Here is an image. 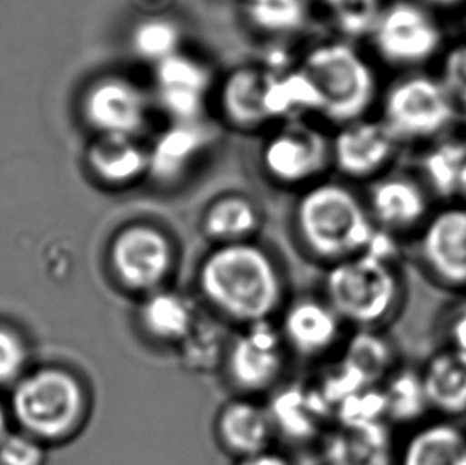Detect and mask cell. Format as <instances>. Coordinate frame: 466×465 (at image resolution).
<instances>
[{"label":"cell","instance_id":"6da1fadb","mask_svg":"<svg viewBox=\"0 0 466 465\" xmlns=\"http://www.w3.org/2000/svg\"><path fill=\"white\" fill-rule=\"evenodd\" d=\"M198 285L208 306L244 327L269 321L284 302L278 264L253 241L215 245L202 260Z\"/></svg>","mask_w":466,"mask_h":465},{"label":"cell","instance_id":"7a4b0ae2","mask_svg":"<svg viewBox=\"0 0 466 465\" xmlns=\"http://www.w3.org/2000/svg\"><path fill=\"white\" fill-rule=\"evenodd\" d=\"M393 239L378 232L368 251L336 262L328 271L327 302L342 321L380 330L400 315L406 284L395 260Z\"/></svg>","mask_w":466,"mask_h":465},{"label":"cell","instance_id":"3957f363","mask_svg":"<svg viewBox=\"0 0 466 465\" xmlns=\"http://www.w3.org/2000/svg\"><path fill=\"white\" fill-rule=\"evenodd\" d=\"M295 223L306 249L331 264L368 251L378 234L366 204L344 185H310L299 198Z\"/></svg>","mask_w":466,"mask_h":465},{"label":"cell","instance_id":"277c9868","mask_svg":"<svg viewBox=\"0 0 466 465\" xmlns=\"http://www.w3.org/2000/svg\"><path fill=\"white\" fill-rule=\"evenodd\" d=\"M319 98V115L342 126L365 119L379 98L371 63L347 42L320 44L299 63Z\"/></svg>","mask_w":466,"mask_h":465},{"label":"cell","instance_id":"5b68a950","mask_svg":"<svg viewBox=\"0 0 466 465\" xmlns=\"http://www.w3.org/2000/svg\"><path fill=\"white\" fill-rule=\"evenodd\" d=\"M89 398L69 370L46 367L25 373L15 384L12 415L25 434L42 443L63 441L78 432L88 416Z\"/></svg>","mask_w":466,"mask_h":465},{"label":"cell","instance_id":"8992f818","mask_svg":"<svg viewBox=\"0 0 466 465\" xmlns=\"http://www.w3.org/2000/svg\"><path fill=\"white\" fill-rule=\"evenodd\" d=\"M380 119L400 142L423 144L446 136L459 114L441 77L412 70L387 89Z\"/></svg>","mask_w":466,"mask_h":465},{"label":"cell","instance_id":"52a82bcc","mask_svg":"<svg viewBox=\"0 0 466 465\" xmlns=\"http://www.w3.org/2000/svg\"><path fill=\"white\" fill-rule=\"evenodd\" d=\"M370 38L385 64L410 72L431 63L446 45L441 21L417 0L385 4Z\"/></svg>","mask_w":466,"mask_h":465},{"label":"cell","instance_id":"ba28073f","mask_svg":"<svg viewBox=\"0 0 466 465\" xmlns=\"http://www.w3.org/2000/svg\"><path fill=\"white\" fill-rule=\"evenodd\" d=\"M108 266L123 289L148 295L163 289L176 266L169 236L152 223H129L108 245Z\"/></svg>","mask_w":466,"mask_h":465},{"label":"cell","instance_id":"9c48e42d","mask_svg":"<svg viewBox=\"0 0 466 465\" xmlns=\"http://www.w3.org/2000/svg\"><path fill=\"white\" fill-rule=\"evenodd\" d=\"M416 236L419 268L430 283L466 295V202L433 211Z\"/></svg>","mask_w":466,"mask_h":465},{"label":"cell","instance_id":"30bf717a","mask_svg":"<svg viewBox=\"0 0 466 465\" xmlns=\"http://www.w3.org/2000/svg\"><path fill=\"white\" fill-rule=\"evenodd\" d=\"M261 164L284 187H310L333 164L331 139L301 119L284 121L266 139Z\"/></svg>","mask_w":466,"mask_h":465},{"label":"cell","instance_id":"8fae6325","mask_svg":"<svg viewBox=\"0 0 466 465\" xmlns=\"http://www.w3.org/2000/svg\"><path fill=\"white\" fill-rule=\"evenodd\" d=\"M285 347L280 330L269 321L246 326L225 352L229 381L250 394L269 389L284 370Z\"/></svg>","mask_w":466,"mask_h":465},{"label":"cell","instance_id":"7c38bea8","mask_svg":"<svg viewBox=\"0 0 466 465\" xmlns=\"http://www.w3.org/2000/svg\"><path fill=\"white\" fill-rule=\"evenodd\" d=\"M366 208L379 232L393 238L417 234L435 211L422 179L404 172L374 179Z\"/></svg>","mask_w":466,"mask_h":465},{"label":"cell","instance_id":"4fadbf2b","mask_svg":"<svg viewBox=\"0 0 466 465\" xmlns=\"http://www.w3.org/2000/svg\"><path fill=\"white\" fill-rule=\"evenodd\" d=\"M82 108L96 134L137 138L147 125L148 99L131 78L106 76L86 89Z\"/></svg>","mask_w":466,"mask_h":465},{"label":"cell","instance_id":"5bb4252c","mask_svg":"<svg viewBox=\"0 0 466 465\" xmlns=\"http://www.w3.org/2000/svg\"><path fill=\"white\" fill-rule=\"evenodd\" d=\"M400 140L384 119H357L331 139L333 164L349 179H378L397 157Z\"/></svg>","mask_w":466,"mask_h":465},{"label":"cell","instance_id":"9a60e30c","mask_svg":"<svg viewBox=\"0 0 466 465\" xmlns=\"http://www.w3.org/2000/svg\"><path fill=\"white\" fill-rule=\"evenodd\" d=\"M153 67L155 95L170 119H201L214 85L208 66L180 51Z\"/></svg>","mask_w":466,"mask_h":465},{"label":"cell","instance_id":"2e32d148","mask_svg":"<svg viewBox=\"0 0 466 465\" xmlns=\"http://www.w3.org/2000/svg\"><path fill=\"white\" fill-rule=\"evenodd\" d=\"M214 139L212 126L202 119L172 121L148 149V177L164 185L178 182Z\"/></svg>","mask_w":466,"mask_h":465},{"label":"cell","instance_id":"e0dca14e","mask_svg":"<svg viewBox=\"0 0 466 465\" xmlns=\"http://www.w3.org/2000/svg\"><path fill=\"white\" fill-rule=\"evenodd\" d=\"M274 70L259 66H242L221 82L218 102L229 125L239 129H258L274 121L271 83Z\"/></svg>","mask_w":466,"mask_h":465},{"label":"cell","instance_id":"ac0fdd59","mask_svg":"<svg viewBox=\"0 0 466 465\" xmlns=\"http://www.w3.org/2000/svg\"><path fill=\"white\" fill-rule=\"evenodd\" d=\"M342 324L329 303L301 298L285 311L280 334L291 351L303 357H319L338 345Z\"/></svg>","mask_w":466,"mask_h":465},{"label":"cell","instance_id":"d6986e66","mask_svg":"<svg viewBox=\"0 0 466 465\" xmlns=\"http://www.w3.org/2000/svg\"><path fill=\"white\" fill-rule=\"evenodd\" d=\"M419 370L431 416L466 418V354L442 345Z\"/></svg>","mask_w":466,"mask_h":465},{"label":"cell","instance_id":"ffe728a7","mask_svg":"<svg viewBox=\"0 0 466 465\" xmlns=\"http://www.w3.org/2000/svg\"><path fill=\"white\" fill-rule=\"evenodd\" d=\"M395 465H466V429L459 421L430 416L410 429Z\"/></svg>","mask_w":466,"mask_h":465},{"label":"cell","instance_id":"44dd1931","mask_svg":"<svg viewBox=\"0 0 466 465\" xmlns=\"http://www.w3.org/2000/svg\"><path fill=\"white\" fill-rule=\"evenodd\" d=\"M86 164L102 185L123 189L148 176V149L136 138L97 134L86 149Z\"/></svg>","mask_w":466,"mask_h":465},{"label":"cell","instance_id":"7402d4cb","mask_svg":"<svg viewBox=\"0 0 466 465\" xmlns=\"http://www.w3.org/2000/svg\"><path fill=\"white\" fill-rule=\"evenodd\" d=\"M215 430L221 447L242 460L269 450L274 422L269 408L247 398H236L220 409Z\"/></svg>","mask_w":466,"mask_h":465},{"label":"cell","instance_id":"603a6c76","mask_svg":"<svg viewBox=\"0 0 466 465\" xmlns=\"http://www.w3.org/2000/svg\"><path fill=\"white\" fill-rule=\"evenodd\" d=\"M142 332L157 343L183 345L198 326L195 305L174 290L159 289L148 294L137 311Z\"/></svg>","mask_w":466,"mask_h":465},{"label":"cell","instance_id":"cb8c5ba5","mask_svg":"<svg viewBox=\"0 0 466 465\" xmlns=\"http://www.w3.org/2000/svg\"><path fill=\"white\" fill-rule=\"evenodd\" d=\"M397 450L389 422H342L331 460L334 465H395Z\"/></svg>","mask_w":466,"mask_h":465},{"label":"cell","instance_id":"d4e9b609","mask_svg":"<svg viewBox=\"0 0 466 465\" xmlns=\"http://www.w3.org/2000/svg\"><path fill=\"white\" fill-rule=\"evenodd\" d=\"M202 232L215 245L252 241L261 227L257 204L242 195H225L208 204L202 214Z\"/></svg>","mask_w":466,"mask_h":465},{"label":"cell","instance_id":"484cf974","mask_svg":"<svg viewBox=\"0 0 466 465\" xmlns=\"http://www.w3.org/2000/svg\"><path fill=\"white\" fill-rule=\"evenodd\" d=\"M342 362L370 388H376L397 370V349L380 330L359 328L357 335L349 340Z\"/></svg>","mask_w":466,"mask_h":465},{"label":"cell","instance_id":"4316f807","mask_svg":"<svg viewBox=\"0 0 466 465\" xmlns=\"http://www.w3.org/2000/svg\"><path fill=\"white\" fill-rule=\"evenodd\" d=\"M380 386L385 397V418L390 426L401 424L412 428L431 416L420 370H408L398 365L397 370Z\"/></svg>","mask_w":466,"mask_h":465},{"label":"cell","instance_id":"83f0119b","mask_svg":"<svg viewBox=\"0 0 466 465\" xmlns=\"http://www.w3.org/2000/svg\"><path fill=\"white\" fill-rule=\"evenodd\" d=\"M129 44L140 61L157 66L164 59L180 53L182 31L172 19L148 16L134 26Z\"/></svg>","mask_w":466,"mask_h":465},{"label":"cell","instance_id":"f1b7e54d","mask_svg":"<svg viewBox=\"0 0 466 465\" xmlns=\"http://www.w3.org/2000/svg\"><path fill=\"white\" fill-rule=\"evenodd\" d=\"M423 183L431 193L442 196L459 195L461 172L466 164V145L440 142L436 150L430 151L429 157L422 160Z\"/></svg>","mask_w":466,"mask_h":465},{"label":"cell","instance_id":"f546056e","mask_svg":"<svg viewBox=\"0 0 466 465\" xmlns=\"http://www.w3.org/2000/svg\"><path fill=\"white\" fill-rule=\"evenodd\" d=\"M304 390H287V394L279 397L274 409L269 411L274 428L276 424L282 426L285 432L306 437L315 430V424L319 422L323 409L327 405H321V397L314 394H303Z\"/></svg>","mask_w":466,"mask_h":465},{"label":"cell","instance_id":"4dcf8cb0","mask_svg":"<svg viewBox=\"0 0 466 465\" xmlns=\"http://www.w3.org/2000/svg\"><path fill=\"white\" fill-rule=\"evenodd\" d=\"M253 25L271 34H289L301 27L306 19L303 0H244Z\"/></svg>","mask_w":466,"mask_h":465},{"label":"cell","instance_id":"1f68e13d","mask_svg":"<svg viewBox=\"0 0 466 465\" xmlns=\"http://www.w3.org/2000/svg\"><path fill=\"white\" fill-rule=\"evenodd\" d=\"M331 13L334 25L347 37H370L380 13L384 0H321Z\"/></svg>","mask_w":466,"mask_h":465},{"label":"cell","instance_id":"d6a6232c","mask_svg":"<svg viewBox=\"0 0 466 465\" xmlns=\"http://www.w3.org/2000/svg\"><path fill=\"white\" fill-rule=\"evenodd\" d=\"M29 347L13 328L0 326V386L18 383L27 373Z\"/></svg>","mask_w":466,"mask_h":465},{"label":"cell","instance_id":"836d02e7","mask_svg":"<svg viewBox=\"0 0 466 465\" xmlns=\"http://www.w3.org/2000/svg\"><path fill=\"white\" fill-rule=\"evenodd\" d=\"M45 443L25 432H8L0 441V465H45Z\"/></svg>","mask_w":466,"mask_h":465},{"label":"cell","instance_id":"e575fe53","mask_svg":"<svg viewBox=\"0 0 466 465\" xmlns=\"http://www.w3.org/2000/svg\"><path fill=\"white\" fill-rule=\"evenodd\" d=\"M441 335L444 346L466 354V295L457 296V300L442 313Z\"/></svg>","mask_w":466,"mask_h":465},{"label":"cell","instance_id":"d590c367","mask_svg":"<svg viewBox=\"0 0 466 465\" xmlns=\"http://www.w3.org/2000/svg\"><path fill=\"white\" fill-rule=\"evenodd\" d=\"M236 465H291L290 460L284 458L282 454L272 453V451H263V453L247 456L238 460Z\"/></svg>","mask_w":466,"mask_h":465},{"label":"cell","instance_id":"8d00e7d4","mask_svg":"<svg viewBox=\"0 0 466 465\" xmlns=\"http://www.w3.org/2000/svg\"><path fill=\"white\" fill-rule=\"evenodd\" d=\"M6 434H8V413L5 407L0 403V441L5 439Z\"/></svg>","mask_w":466,"mask_h":465},{"label":"cell","instance_id":"74e56055","mask_svg":"<svg viewBox=\"0 0 466 465\" xmlns=\"http://www.w3.org/2000/svg\"><path fill=\"white\" fill-rule=\"evenodd\" d=\"M435 6H452L461 4V0H429Z\"/></svg>","mask_w":466,"mask_h":465},{"label":"cell","instance_id":"f35d334b","mask_svg":"<svg viewBox=\"0 0 466 465\" xmlns=\"http://www.w3.org/2000/svg\"><path fill=\"white\" fill-rule=\"evenodd\" d=\"M459 195L463 198V202H466V164L465 170H463V172H461V189H459Z\"/></svg>","mask_w":466,"mask_h":465},{"label":"cell","instance_id":"ab89813d","mask_svg":"<svg viewBox=\"0 0 466 465\" xmlns=\"http://www.w3.org/2000/svg\"><path fill=\"white\" fill-rule=\"evenodd\" d=\"M463 25H465V31H466V10H465V21H463Z\"/></svg>","mask_w":466,"mask_h":465}]
</instances>
